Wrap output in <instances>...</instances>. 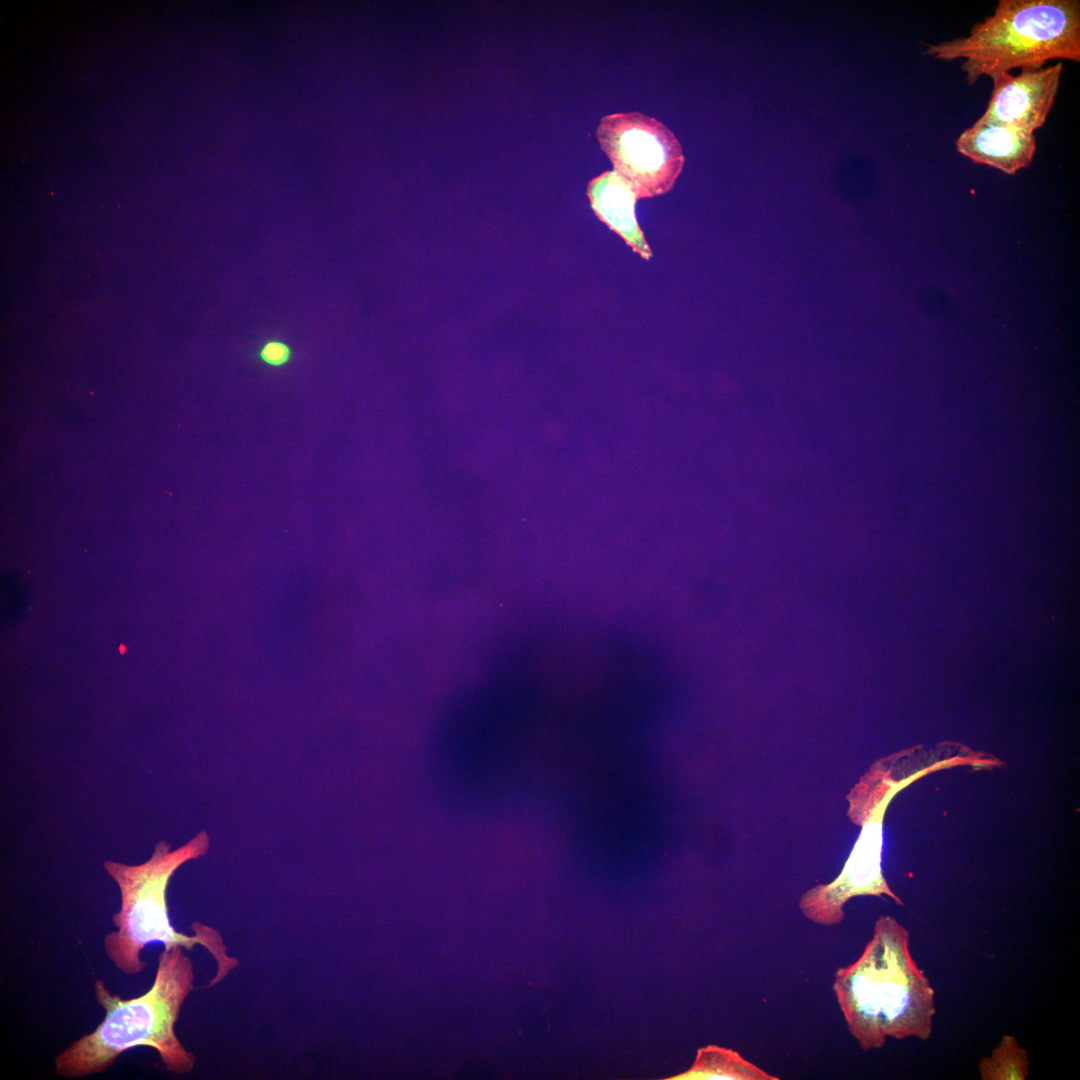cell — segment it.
Listing matches in <instances>:
<instances>
[{
  "label": "cell",
  "mask_w": 1080,
  "mask_h": 1080,
  "mask_svg": "<svg viewBox=\"0 0 1080 1080\" xmlns=\"http://www.w3.org/2000/svg\"><path fill=\"white\" fill-rule=\"evenodd\" d=\"M182 948L174 946L160 952L151 987L137 997L122 998L113 994L103 980H95V998L105 1016L92 1032L58 1053L54 1059L57 1075L78 1079L102 1073L122 1053L140 1046L154 1049L171 1073L184 1075L193 1070L196 1057L175 1033L195 979L191 959Z\"/></svg>",
  "instance_id": "cell-1"
},
{
  "label": "cell",
  "mask_w": 1080,
  "mask_h": 1080,
  "mask_svg": "<svg viewBox=\"0 0 1080 1080\" xmlns=\"http://www.w3.org/2000/svg\"><path fill=\"white\" fill-rule=\"evenodd\" d=\"M833 990L863 1051L883 1047L887 1037L932 1034L934 989L910 953L909 932L892 916H880L860 957L837 969Z\"/></svg>",
  "instance_id": "cell-2"
},
{
  "label": "cell",
  "mask_w": 1080,
  "mask_h": 1080,
  "mask_svg": "<svg viewBox=\"0 0 1080 1080\" xmlns=\"http://www.w3.org/2000/svg\"><path fill=\"white\" fill-rule=\"evenodd\" d=\"M209 839L201 832L183 846L171 850L160 841L151 857L144 863L128 865L107 860L103 866L120 891V910L113 914L115 929L103 938L107 958L126 975L143 972L147 966L142 950L149 944L161 943L170 949L181 946L192 950L200 945L213 957L217 971L203 988L220 983L239 961L228 955L219 931L201 922H193L192 935L177 931L172 925L166 898L167 886L174 872L185 862L197 859L208 850Z\"/></svg>",
  "instance_id": "cell-3"
},
{
  "label": "cell",
  "mask_w": 1080,
  "mask_h": 1080,
  "mask_svg": "<svg viewBox=\"0 0 1080 1080\" xmlns=\"http://www.w3.org/2000/svg\"><path fill=\"white\" fill-rule=\"evenodd\" d=\"M936 60L963 59L969 85L1013 69H1039L1053 59L1080 62L1078 0H999L965 36L925 44Z\"/></svg>",
  "instance_id": "cell-4"
},
{
  "label": "cell",
  "mask_w": 1080,
  "mask_h": 1080,
  "mask_svg": "<svg viewBox=\"0 0 1080 1080\" xmlns=\"http://www.w3.org/2000/svg\"><path fill=\"white\" fill-rule=\"evenodd\" d=\"M902 752L877 760L847 795L850 820L861 826L859 836L841 872L829 883L818 884L800 898L799 909L810 921L832 926L845 916L844 905L856 896H884L903 906L888 885L882 869L883 823L894 796L923 776L958 765H974L973 754L934 760L912 772L896 769Z\"/></svg>",
  "instance_id": "cell-5"
},
{
  "label": "cell",
  "mask_w": 1080,
  "mask_h": 1080,
  "mask_svg": "<svg viewBox=\"0 0 1080 1080\" xmlns=\"http://www.w3.org/2000/svg\"><path fill=\"white\" fill-rule=\"evenodd\" d=\"M596 136L614 171L633 187L638 199L668 192L683 164L682 147L659 120L639 112L600 119Z\"/></svg>",
  "instance_id": "cell-6"
},
{
  "label": "cell",
  "mask_w": 1080,
  "mask_h": 1080,
  "mask_svg": "<svg viewBox=\"0 0 1080 1080\" xmlns=\"http://www.w3.org/2000/svg\"><path fill=\"white\" fill-rule=\"evenodd\" d=\"M1062 72L1059 61L1039 69L1024 68L1017 75L993 76L987 108L977 122L1001 123L1034 134L1054 106Z\"/></svg>",
  "instance_id": "cell-7"
},
{
  "label": "cell",
  "mask_w": 1080,
  "mask_h": 1080,
  "mask_svg": "<svg viewBox=\"0 0 1080 1080\" xmlns=\"http://www.w3.org/2000/svg\"><path fill=\"white\" fill-rule=\"evenodd\" d=\"M955 146L958 153L977 164L1014 175L1030 166L1037 141L1033 133L1001 123L976 121L960 133Z\"/></svg>",
  "instance_id": "cell-8"
},
{
  "label": "cell",
  "mask_w": 1080,
  "mask_h": 1080,
  "mask_svg": "<svg viewBox=\"0 0 1080 1080\" xmlns=\"http://www.w3.org/2000/svg\"><path fill=\"white\" fill-rule=\"evenodd\" d=\"M587 195L597 217L634 251L650 259L651 250L636 219L638 198L632 185L614 170L606 171L589 182Z\"/></svg>",
  "instance_id": "cell-9"
},
{
  "label": "cell",
  "mask_w": 1080,
  "mask_h": 1080,
  "mask_svg": "<svg viewBox=\"0 0 1080 1080\" xmlns=\"http://www.w3.org/2000/svg\"><path fill=\"white\" fill-rule=\"evenodd\" d=\"M673 1080H778L738 1052L709 1045L698 1050L692 1067Z\"/></svg>",
  "instance_id": "cell-10"
},
{
  "label": "cell",
  "mask_w": 1080,
  "mask_h": 1080,
  "mask_svg": "<svg viewBox=\"0 0 1080 1080\" xmlns=\"http://www.w3.org/2000/svg\"><path fill=\"white\" fill-rule=\"evenodd\" d=\"M1028 1067L1027 1051L1014 1036L1004 1035L991 1056L981 1060L979 1071L983 1080H1024Z\"/></svg>",
  "instance_id": "cell-11"
},
{
  "label": "cell",
  "mask_w": 1080,
  "mask_h": 1080,
  "mask_svg": "<svg viewBox=\"0 0 1080 1080\" xmlns=\"http://www.w3.org/2000/svg\"><path fill=\"white\" fill-rule=\"evenodd\" d=\"M258 357L268 366L282 367L292 359V349L283 341L268 340L259 349Z\"/></svg>",
  "instance_id": "cell-12"
}]
</instances>
